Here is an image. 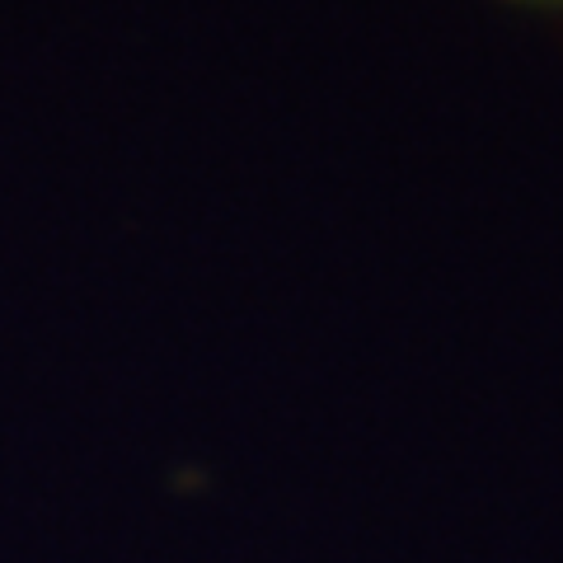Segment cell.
Listing matches in <instances>:
<instances>
[{"instance_id":"obj_1","label":"cell","mask_w":563,"mask_h":563,"mask_svg":"<svg viewBox=\"0 0 563 563\" xmlns=\"http://www.w3.org/2000/svg\"><path fill=\"white\" fill-rule=\"evenodd\" d=\"M531 5H563V0H531Z\"/></svg>"}]
</instances>
